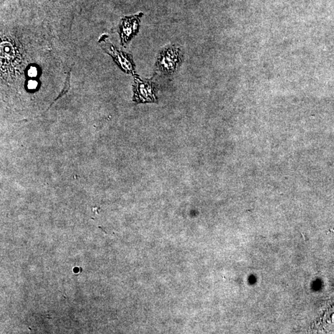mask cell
I'll return each mask as SVG.
<instances>
[{
    "label": "cell",
    "instance_id": "obj_1",
    "mask_svg": "<svg viewBox=\"0 0 334 334\" xmlns=\"http://www.w3.org/2000/svg\"><path fill=\"white\" fill-rule=\"evenodd\" d=\"M181 58L180 48L171 46L161 51L157 61V68L162 73L173 74L180 65Z\"/></svg>",
    "mask_w": 334,
    "mask_h": 334
},
{
    "label": "cell",
    "instance_id": "obj_4",
    "mask_svg": "<svg viewBox=\"0 0 334 334\" xmlns=\"http://www.w3.org/2000/svg\"><path fill=\"white\" fill-rule=\"evenodd\" d=\"M105 50H106L107 53H109L110 55L113 56V58H114V60L118 63V65H119L123 70L127 72V73L134 74L135 69H134L133 61L131 60L130 57H128L127 55H126V54L123 53L122 52H120V51H118L116 49H115V48L111 45H106Z\"/></svg>",
    "mask_w": 334,
    "mask_h": 334
},
{
    "label": "cell",
    "instance_id": "obj_6",
    "mask_svg": "<svg viewBox=\"0 0 334 334\" xmlns=\"http://www.w3.org/2000/svg\"><path fill=\"white\" fill-rule=\"evenodd\" d=\"M37 70L35 67H32V68H30L29 72H28V74H29V76L31 77H34L36 75H37Z\"/></svg>",
    "mask_w": 334,
    "mask_h": 334
},
{
    "label": "cell",
    "instance_id": "obj_3",
    "mask_svg": "<svg viewBox=\"0 0 334 334\" xmlns=\"http://www.w3.org/2000/svg\"><path fill=\"white\" fill-rule=\"evenodd\" d=\"M140 19L138 16L126 17L121 26V38L123 43L127 42L138 31Z\"/></svg>",
    "mask_w": 334,
    "mask_h": 334
},
{
    "label": "cell",
    "instance_id": "obj_2",
    "mask_svg": "<svg viewBox=\"0 0 334 334\" xmlns=\"http://www.w3.org/2000/svg\"><path fill=\"white\" fill-rule=\"evenodd\" d=\"M134 100L138 103L156 102V86L153 81L135 78Z\"/></svg>",
    "mask_w": 334,
    "mask_h": 334
},
{
    "label": "cell",
    "instance_id": "obj_5",
    "mask_svg": "<svg viewBox=\"0 0 334 334\" xmlns=\"http://www.w3.org/2000/svg\"><path fill=\"white\" fill-rule=\"evenodd\" d=\"M38 83L35 81H30L27 84V88L29 90H35L37 89Z\"/></svg>",
    "mask_w": 334,
    "mask_h": 334
}]
</instances>
